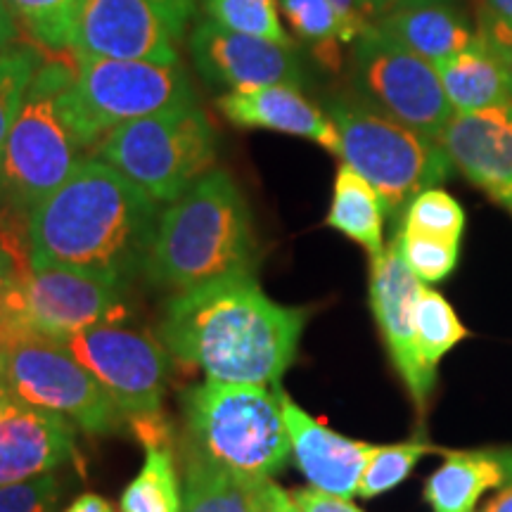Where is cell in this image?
I'll list each match as a JSON object with an SVG mask.
<instances>
[{
  "instance_id": "1",
  "label": "cell",
  "mask_w": 512,
  "mask_h": 512,
  "mask_svg": "<svg viewBox=\"0 0 512 512\" xmlns=\"http://www.w3.org/2000/svg\"><path fill=\"white\" fill-rule=\"evenodd\" d=\"M309 316L306 306L273 302L254 273L230 275L176 292L164 306L159 337L207 380L278 387Z\"/></svg>"
},
{
  "instance_id": "10",
  "label": "cell",
  "mask_w": 512,
  "mask_h": 512,
  "mask_svg": "<svg viewBox=\"0 0 512 512\" xmlns=\"http://www.w3.org/2000/svg\"><path fill=\"white\" fill-rule=\"evenodd\" d=\"M354 83L373 110L434 140L456 114L434 64L403 48L375 24L354 41Z\"/></svg>"
},
{
  "instance_id": "44",
  "label": "cell",
  "mask_w": 512,
  "mask_h": 512,
  "mask_svg": "<svg viewBox=\"0 0 512 512\" xmlns=\"http://www.w3.org/2000/svg\"><path fill=\"white\" fill-rule=\"evenodd\" d=\"M15 396H12L8 382H5V375H3V351H0V420L5 418V413L10 411L12 406H15Z\"/></svg>"
},
{
  "instance_id": "31",
  "label": "cell",
  "mask_w": 512,
  "mask_h": 512,
  "mask_svg": "<svg viewBox=\"0 0 512 512\" xmlns=\"http://www.w3.org/2000/svg\"><path fill=\"white\" fill-rule=\"evenodd\" d=\"M432 451H437V446L422 439L392 446H375L366 463V470H363L356 496L375 498L396 489L403 479L411 475L413 467L425 456H430Z\"/></svg>"
},
{
  "instance_id": "21",
  "label": "cell",
  "mask_w": 512,
  "mask_h": 512,
  "mask_svg": "<svg viewBox=\"0 0 512 512\" xmlns=\"http://www.w3.org/2000/svg\"><path fill=\"white\" fill-rule=\"evenodd\" d=\"M375 27L432 64L463 53L477 41V34L446 0L406 5L377 19Z\"/></svg>"
},
{
  "instance_id": "3",
  "label": "cell",
  "mask_w": 512,
  "mask_h": 512,
  "mask_svg": "<svg viewBox=\"0 0 512 512\" xmlns=\"http://www.w3.org/2000/svg\"><path fill=\"white\" fill-rule=\"evenodd\" d=\"M252 211L228 171H209L159 214L145 271L152 283L185 292L211 280L254 273Z\"/></svg>"
},
{
  "instance_id": "46",
  "label": "cell",
  "mask_w": 512,
  "mask_h": 512,
  "mask_svg": "<svg viewBox=\"0 0 512 512\" xmlns=\"http://www.w3.org/2000/svg\"><path fill=\"white\" fill-rule=\"evenodd\" d=\"M503 62H505V69H508V76H510V93H512V50L508 55L503 57Z\"/></svg>"
},
{
  "instance_id": "18",
  "label": "cell",
  "mask_w": 512,
  "mask_h": 512,
  "mask_svg": "<svg viewBox=\"0 0 512 512\" xmlns=\"http://www.w3.org/2000/svg\"><path fill=\"white\" fill-rule=\"evenodd\" d=\"M76 456V427L60 415L15 403L0 420V486L53 475Z\"/></svg>"
},
{
  "instance_id": "37",
  "label": "cell",
  "mask_w": 512,
  "mask_h": 512,
  "mask_svg": "<svg viewBox=\"0 0 512 512\" xmlns=\"http://www.w3.org/2000/svg\"><path fill=\"white\" fill-rule=\"evenodd\" d=\"M254 496L256 512H304L294 501L292 494H287L283 486H278L273 479L249 486Z\"/></svg>"
},
{
  "instance_id": "24",
  "label": "cell",
  "mask_w": 512,
  "mask_h": 512,
  "mask_svg": "<svg viewBox=\"0 0 512 512\" xmlns=\"http://www.w3.org/2000/svg\"><path fill=\"white\" fill-rule=\"evenodd\" d=\"M183 512H256L252 489L188 446Z\"/></svg>"
},
{
  "instance_id": "2",
  "label": "cell",
  "mask_w": 512,
  "mask_h": 512,
  "mask_svg": "<svg viewBox=\"0 0 512 512\" xmlns=\"http://www.w3.org/2000/svg\"><path fill=\"white\" fill-rule=\"evenodd\" d=\"M157 221L147 192L102 159H83L29 214V266H79L128 280L145 271Z\"/></svg>"
},
{
  "instance_id": "20",
  "label": "cell",
  "mask_w": 512,
  "mask_h": 512,
  "mask_svg": "<svg viewBox=\"0 0 512 512\" xmlns=\"http://www.w3.org/2000/svg\"><path fill=\"white\" fill-rule=\"evenodd\" d=\"M512 484V448L451 451L425 484L432 512H475L482 494Z\"/></svg>"
},
{
  "instance_id": "32",
  "label": "cell",
  "mask_w": 512,
  "mask_h": 512,
  "mask_svg": "<svg viewBox=\"0 0 512 512\" xmlns=\"http://www.w3.org/2000/svg\"><path fill=\"white\" fill-rule=\"evenodd\" d=\"M403 230L460 240L465 230V211L456 197L441 188L422 190L403 211Z\"/></svg>"
},
{
  "instance_id": "11",
  "label": "cell",
  "mask_w": 512,
  "mask_h": 512,
  "mask_svg": "<svg viewBox=\"0 0 512 512\" xmlns=\"http://www.w3.org/2000/svg\"><path fill=\"white\" fill-rule=\"evenodd\" d=\"M76 361L110 394L128 420L155 418L169 382V351L143 332L117 323L62 339Z\"/></svg>"
},
{
  "instance_id": "35",
  "label": "cell",
  "mask_w": 512,
  "mask_h": 512,
  "mask_svg": "<svg viewBox=\"0 0 512 512\" xmlns=\"http://www.w3.org/2000/svg\"><path fill=\"white\" fill-rule=\"evenodd\" d=\"M22 325V273L15 259L0 242V347L15 335Z\"/></svg>"
},
{
  "instance_id": "43",
  "label": "cell",
  "mask_w": 512,
  "mask_h": 512,
  "mask_svg": "<svg viewBox=\"0 0 512 512\" xmlns=\"http://www.w3.org/2000/svg\"><path fill=\"white\" fill-rule=\"evenodd\" d=\"M64 512H117L114 505L98 494H83Z\"/></svg>"
},
{
  "instance_id": "30",
  "label": "cell",
  "mask_w": 512,
  "mask_h": 512,
  "mask_svg": "<svg viewBox=\"0 0 512 512\" xmlns=\"http://www.w3.org/2000/svg\"><path fill=\"white\" fill-rule=\"evenodd\" d=\"M211 22L254 38L294 46L280 22L278 0H204Z\"/></svg>"
},
{
  "instance_id": "12",
  "label": "cell",
  "mask_w": 512,
  "mask_h": 512,
  "mask_svg": "<svg viewBox=\"0 0 512 512\" xmlns=\"http://www.w3.org/2000/svg\"><path fill=\"white\" fill-rule=\"evenodd\" d=\"M124 316V280L114 275L64 264L22 273V325L38 335L62 342Z\"/></svg>"
},
{
  "instance_id": "27",
  "label": "cell",
  "mask_w": 512,
  "mask_h": 512,
  "mask_svg": "<svg viewBox=\"0 0 512 512\" xmlns=\"http://www.w3.org/2000/svg\"><path fill=\"white\" fill-rule=\"evenodd\" d=\"M467 337L465 325L458 313L448 304L444 294L430 287H422L418 304H415V344H418L420 361L432 373H437L439 361L453 347Z\"/></svg>"
},
{
  "instance_id": "22",
  "label": "cell",
  "mask_w": 512,
  "mask_h": 512,
  "mask_svg": "<svg viewBox=\"0 0 512 512\" xmlns=\"http://www.w3.org/2000/svg\"><path fill=\"white\" fill-rule=\"evenodd\" d=\"M453 112H475L512 102L510 76L501 55L482 38L463 53L434 64Z\"/></svg>"
},
{
  "instance_id": "8",
  "label": "cell",
  "mask_w": 512,
  "mask_h": 512,
  "mask_svg": "<svg viewBox=\"0 0 512 512\" xmlns=\"http://www.w3.org/2000/svg\"><path fill=\"white\" fill-rule=\"evenodd\" d=\"M195 102V88L181 64L79 55L64 93L67 117L86 150L98 147L114 128Z\"/></svg>"
},
{
  "instance_id": "25",
  "label": "cell",
  "mask_w": 512,
  "mask_h": 512,
  "mask_svg": "<svg viewBox=\"0 0 512 512\" xmlns=\"http://www.w3.org/2000/svg\"><path fill=\"white\" fill-rule=\"evenodd\" d=\"M119 512H183V482L169 446H147L143 467L121 494Z\"/></svg>"
},
{
  "instance_id": "26",
  "label": "cell",
  "mask_w": 512,
  "mask_h": 512,
  "mask_svg": "<svg viewBox=\"0 0 512 512\" xmlns=\"http://www.w3.org/2000/svg\"><path fill=\"white\" fill-rule=\"evenodd\" d=\"M280 8L299 41L309 43L313 55L330 72L342 67V22L330 0H280Z\"/></svg>"
},
{
  "instance_id": "16",
  "label": "cell",
  "mask_w": 512,
  "mask_h": 512,
  "mask_svg": "<svg viewBox=\"0 0 512 512\" xmlns=\"http://www.w3.org/2000/svg\"><path fill=\"white\" fill-rule=\"evenodd\" d=\"M439 143L467 181L512 211V102L456 112Z\"/></svg>"
},
{
  "instance_id": "14",
  "label": "cell",
  "mask_w": 512,
  "mask_h": 512,
  "mask_svg": "<svg viewBox=\"0 0 512 512\" xmlns=\"http://www.w3.org/2000/svg\"><path fill=\"white\" fill-rule=\"evenodd\" d=\"M422 287L425 283L403 261L396 238L380 254L370 256V309L396 373L406 382L415 406L425 411L437 373L425 368L415 344V304Z\"/></svg>"
},
{
  "instance_id": "33",
  "label": "cell",
  "mask_w": 512,
  "mask_h": 512,
  "mask_svg": "<svg viewBox=\"0 0 512 512\" xmlns=\"http://www.w3.org/2000/svg\"><path fill=\"white\" fill-rule=\"evenodd\" d=\"M396 242H399L403 261H406L420 283H441V280H446L448 275L456 271L460 240L434 238V235L401 230L396 235Z\"/></svg>"
},
{
  "instance_id": "23",
  "label": "cell",
  "mask_w": 512,
  "mask_h": 512,
  "mask_svg": "<svg viewBox=\"0 0 512 512\" xmlns=\"http://www.w3.org/2000/svg\"><path fill=\"white\" fill-rule=\"evenodd\" d=\"M384 216L387 211L380 192L349 164L339 166L332 183V202L325 226L347 235L349 240L366 247L370 256H375L387 247L382 240Z\"/></svg>"
},
{
  "instance_id": "5",
  "label": "cell",
  "mask_w": 512,
  "mask_h": 512,
  "mask_svg": "<svg viewBox=\"0 0 512 512\" xmlns=\"http://www.w3.org/2000/svg\"><path fill=\"white\" fill-rule=\"evenodd\" d=\"M74 79L67 62H43L31 81L22 112L0 155V207L27 216L60 188L83 159L86 147L76 136L64 107Z\"/></svg>"
},
{
  "instance_id": "9",
  "label": "cell",
  "mask_w": 512,
  "mask_h": 512,
  "mask_svg": "<svg viewBox=\"0 0 512 512\" xmlns=\"http://www.w3.org/2000/svg\"><path fill=\"white\" fill-rule=\"evenodd\" d=\"M3 351V375L17 403L60 415L86 434H114L124 413L57 339L19 328Z\"/></svg>"
},
{
  "instance_id": "15",
  "label": "cell",
  "mask_w": 512,
  "mask_h": 512,
  "mask_svg": "<svg viewBox=\"0 0 512 512\" xmlns=\"http://www.w3.org/2000/svg\"><path fill=\"white\" fill-rule=\"evenodd\" d=\"M197 72L230 91L261 86H302L304 72L294 46L230 31L207 17L190 36Z\"/></svg>"
},
{
  "instance_id": "38",
  "label": "cell",
  "mask_w": 512,
  "mask_h": 512,
  "mask_svg": "<svg viewBox=\"0 0 512 512\" xmlns=\"http://www.w3.org/2000/svg\"><path fill=\"white\" fill-rule=\"evenodd\" d=\"M292 496L304 512H363V510H358L356 505L349 501V498L325 494V491L313 489V486H309V489L294 491Z\"/></svg>"
},
{
  "instance_id": "7",
  "label": "cell",
  "mask_w": 512,
  "mask_h": 512,
  "mask_svg": "<svg viewBox=\"0 0 512 512\" xmlns=\"http://www.w3.org/2000/svg\"><path fill=\"white\" fill-rule=\"evenodd\" d=\"M216 131L197 105H181L114 128L95 157L136 183L155 202L171 204L216 162Z\"/></svg>"
},
{
  "instance_id": "41",
  "label": "cell",
  "mask_w": 512,
  "mask_h": 512,
  "mask_svg": "<svg viewBox=\"0 0 512 512\" xmlns=\"http://www.w3.org/2000/svg\"><path fill=\"white\" fill-rule=\"evenodd\" d=\"M17 34H19V24L15 15H12L8 0H0V53L8 50L10 46H15Z\"/></svg>"
},
{
  "instance_id": "6",
  "label": "cell",
  "mask_w": 512,
  "mask_h": 512,
  "mask_svg": "<svg viewBox=\"0 0 512 512\" xmlns=\"http://www.w3.org/2000/svg\"><path fill=\"white\" fill-rule=\"evenodd\" d=\"M328 112L342 140L339 157L380 192L387 216L406 211L415 195L437 188L451 174L453 164L439 140L366 102L335 100Z\"/></svg>"
},
{
  "instance_id": "40",
  "label": "cell",
  "mask_w": 512,
  "mask_h": 512,
  "mask_svg": "<svg viewBox=\"0 0 512 512\" xmlns=\"http://www.w3.org/2000/svg\"><path fill=\"white\" fill-rule=\"evenodd\" d=\"M150 3H155L159 10L166 12L171 22L176 24V29L185 34V27H188L190 19L195 17L200 0H150Z\"/></svg>"
},
{
  "instance_id": "34",
  "label": "cell",
  "mask_w": 512,
  "mask_h": 512,
  "mask_svg": "<svg viewBox=\"0 0 512 512\" xmlns=\"http://www.w3.org/2000/svg\"><path fill=\"white\" fill-rule=\"evenodd\" d=\"M60 491L55 475L0 486V512H55Z\"/></svg>"
},
{
  "instance_id": "13",
  "label": "cell",
  "mask_w": 512,
  "mask_h": 512,
  "mask_svg": "<svg viewBox=\"0 0 512 512\" xmlns=\"http://www.w3.org/2000/svg\"><path fill=\"white\" fill-rule=\"evenodd\" d=\"M181 38L150 0H81L69 48L79 57L178 64Z\"/></svg>"
},
{
  "instance_id": "28",
  "label": "cell",
  "mask_w": 512,
  "mask_h": 512,
  "mask_svg": "<svg viewBox=\"0 0 512 512\" xmlns=\"http://www.w3.org/2000/svg\"><path fill=\"white\" fill-rule=\"evenodd\" d=\"M17 24L36 46L64 50L72 46V29L81 0H8Z\"/></svg>"
},
{
  "instance_id": "29",
  "label": "cell",
  "mask_w": 512,
  "mask_h": 512,
  "mask_svg": "<svg viewBox=\"0 0 512 512\" xmlns=\"http://www.w3.org/2000/svg\"><path fill=\"white\" fill-rule=\"evenodd\" d=\"M41 64L43 57L27 43H15L0 53V155Z\"/></svg>"
},
{
  "instance_id": "36",
  "label": "cell",
  "mask_w": 512,
  "mask_h": 512,
  "mask_svg": "<svg viewBox=\"0 0 512 512\" xmlns=\"http://www.w3.org/2000/svg\"><path fill=\"white\" fill-rule=\"evenodd\" d=\"M479 38L505 57L512 50V0H482L479 10Z\"/></svg>"
},
{
  "instance_id": "45",
  "label": "cell",
  "mask_w": 512,
  "mask_h": 512,
  "mask_svg": "<svg viewBox=\"0 0 512 512\" xmlns=\"http://www.w3.org/2000/svg\"><path fill=\"white\" fill-rule=\"evenodd\" d=\"M482 512H512V484L498 494Z\"/></svg>"
},
{
  "instance_id": "39",
  "label": "cell",
  "mask_w": 512,
  "mask_h": 512,
  "mask_svg": "<svg viewBox=\"0 0 512 512\" xmlns=\"http://www.w3.org/2000/svg\"><path fill=\"white\" fill-rule=\"evenodd\" d=\"M332 8L337 10L339 22H342V34H344V43H354L358 36L366 31L370 24V19L363 12V3L361 0H330Z\"/></svg>"
},
{
  "instance_id": "17",
  "label": "cell",
  "mask_w": 512,
  "mask_h": 512,
  "mask_svg": "<svg viewBox=\"0 0 512 512\" xmlns=\"http://www.w3.org/2000/svg\"><path fill=\"white\" fill-rule=\"evenodd\" d=\"M280 403H283V420L292 441V456L313 489L339 498L356 496L375 446L325 427L323 422L311 418L302 406H297L283 392V387H280Z\"/></svg>"
},
{
  "instance_id": "4",
  "label": "cell",
  "mask_w": 512,
  "mask_h": 512,
  "mask_svg": "<svg viewBox=\"0 0 512 512\" xmlns=\"http://www.w3.org/2000/svg\"><path fill=\"white\" fill-rule=\"evenodd\" d=\"M183 411L190 446L242 484L273 479L292 456L280 384L207 380L183 394Z\"/></svg>"
},
{
  "instance_id": "19",
  "label": "cell",
  "mask_w": 512,
  "mask_h": 512,
  "mask_svg": "<svg viewBox=\"0 0 512 512\" xmlns=\"http://www.w3.org/2000/svg\"><path fill=\"white\" fill-rule=\"evenodd\" d=\"M216 107L238 128H264L306 138L337 155L342 152L337 126L328 114L306 98L297 86H261L228 91L216 100Z\"/></svg>"
},
{
  "instance_id": "42",
  "label": "cell",
  "mask_w": 512,
  "mask_h": 512,
  "mask_svg": "<svg viewBox=\"0 0 512 512\" xmlns=\"http://www.w3.org/2000/svg\"><path fill=\"white\" fill-rule=\"evenodd\" d=\"M363 3V12L370 22H377V19L389 15V12L406 8V5H415V3H425V0H361Z\"/></svg>"
}]
</instances>
